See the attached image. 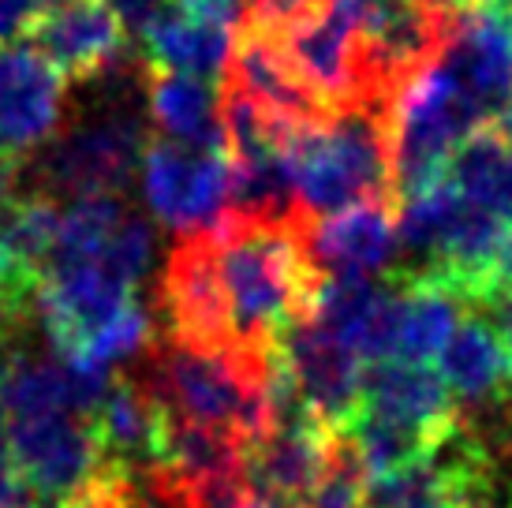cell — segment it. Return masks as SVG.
I'll return each mask as SVG.
<instances>
[{
	"instance_id": "obj_4",
	"label": "cell",
	"mask_w": 512,
	"mask_h": 508,
	"mask_svg": "<svg viewBox=\"0 0 512 508\" xmlns=\"http://www.w3.org/2000/svg\"><path fill=\"white\" fill-rule=\"evenodd\" d=\"M486 127V116L456 86L445 64L423 71L397 101V195L400 206L427 195L449 172L464 142Z\"/></svg>"
},
{
	"instance_id": "obj_27",
	"label": "cell",
	"mask_w": 512,
	"mask_h": 508,
	"mask_svg": "<svg viewBox=\"0 0 512 508\" xmlns=\"http://www.w3.org/2000/svg\"><path fill=\"white\" fill-rule=\"evenodd\" d=\"M19 172H23V161H12V157H0V232L8 225V217L19 206Z\"/></svg>"
},
{
	"instance_id": "obj_31",
	"label": "cell",
	"mask_w": 512,
	"mask_h": 508,
	"mask_svg": "<svg viewBox=\"0 0 512 508\" xmlns=\"http://www.w3.org/2000/svg\"><path fill=\"white\" fill-rule=\"evenodd\" d=\"M468 4H475V0H460V8H468Z\"/></svg>"
},
{
	"instance_id": "obj_14",
	"label": "cell",
	"mask_w": 512,
	"mask_h": 508,
	"mask_svg": "<svg viewBox=\"0 0 512 508\" xmlns=\"http://www.w3.org/2000/svg\"><path fill=\"white\" fill-rule=\"evenodd\" d=\"M441 64L490 124L512 101V23L486 4L464 8Z\"/></svg>"
},
{
	"instance_id": "obj_16",
	"label": "cell",
	"mask_w": 512,
	"mask_h": 508,
	"mask_svg": "<svg viewBox=\"0 0 512 508\" xmlns=\"http://www.w3.org/2000/svg\"><path fill=\"white\" fill-rule=\"evenodd\" d=\"M326 277H367L385 269L400 243V202H359L307 225Z\"/></svg>"
},
{
	"instance_id": "obj_1",
	"label": "cell",
	"mask_w": 512,
	"mask_h": 508,
	"mask_svg": "<svg viewBox=\"0 0 512 508\" xmlns=\"http://www.w3.org/2000/svg\"><path fill=\"white\" fill-rule=\"evenodd\" d=\"M217 277L225 292L232 348L270 359L296 325L311 322L326 273L311 251L307 221L225 213L214 228Z\"/></svg>"
},
{
	"instance_id": "obj_28",
	"label": "cell",
	"mask_w": 512,
	"mask_h": 508,
	"mask_svg": "<svg viewBox=\"0 0 512 508\" xmlns=\"http://www.w3.org/2000/svg\"><path fill=\"white\" fill-rule=\"evenodd\" d=\"M30 322H34V314L0 311V367H4V359H8L15 348H23V337H27Z\"/></svg>"
},
{
	"instance_id": "obj_8",
	"label": "cell",
	"mask_w": 512,
	"mask_h": 508,
	"mask_svg": "<svg viewBox=\"0 0 512 508\" xmlns=\"http://www.w3.org/2000/svg\"><path fill=\"white\" fill-rule=\"evenodd\" d=\"M143 184L150 210L180 236L210 232L228 213L225 146L195 150L169 139H150L143 150Z\"/></svg>"
},
{
	"instance_id": "obj_3",
	"label": "cell",
	"mask_w": 512,
	"mask_h": 508,
	"mask_svg": "<svg viewBox=\"0 0 512 508\" xmlns=\"http://www.w3.org/2000/svg\"><path fill=\"white\" fill-rule=\"evenodd\" d=\"M273 355L243 359L225 352H195L161 340L146 348V363L135 378L150 389L172 423L221 430L251 449L277 423L270 393Z\"/></svg>"
},
{
	"instance_id": "obj_29",
	"label": "cell",
	"mask_w": 512,
	"mask_h": 508,
	"mask_svg": "<svg viewBox=\"0 0 512 508\" xmlns=\"http://www.w3.org/2000/svg\"><path fill=\"white\" fill-rule=\"evenodd\" d=\"M464 508H512V482H505V475H501L498 486H490L479 497H471Z\"/></svg>"
},
{
	"instance_id": "obj_22",
	"label": "cell",
	"mask_w": 512,
	"mask_h": 508,
	"mask_svg": "<svg viewBox=\"0 0 512 508\" xmlns=\"http://www.w3.org/2000/svg\"><path fill=\"white\" fill-rule=\"evenodd\" d=\"M38 284L42 277L0 240V311L38 318Z\"/></svg>"
},
{
	"instance_id": "obj_25",
	"label": "cell",
	"mask_w": 512,
	"mask_h": 508,
	"mask_svg": "<svg viewBox=\"0 0 512 508\" xmlns=\"http://www.w3.org/2000/svg\"><path fill=\"white\" fill-rule=\"evenodd\" d=\"M187 19L206 23V27H232V19L240 12V0H169Z\"/></svg>"
},
{
	"instance_id": "obj_15",
	"label": "cell",
	"mask_w": 512,
	"mask_h": 508,
	"mask_svg": "<svg viewBox=\"0 0 512 508\" xmlns=\"http://www.w3.org/2000/svg\"><path fill=\"white\" fill-rule=\"evenodd\" d=\"M94 419L105 467L139 475L169 464V419L150 389L135 374L113 378L109 393L101 396Z\"/></svg>"
},
{
	"instance_id": "obj_10",
	"label": "cell",
	"mask_w": 512,
	"mask_h": 508,
	"mask_svg": "<svg viewBox=\"0 0 512 508\" xmlns=\"http://www.w3.org/2000/svg\"><path fill=\"white\" fill-rule=\"evenodd\" d=\"M27 38L72 83H90L113 71L128 53V27L109 0H53Z\"/></svg>"
},
{
	"instance_id": "obj_12",
	"label": "cell",
	"mask_w": 512,
	"mask_h": 508,
	"mask_svg": "<svg viewBox=\"0 0 512 508\" xmlns=\"http://www.w3.org/2000/svg\"><path fill=\"white\" fill-rule=\"evenodd\" d=\"M221 75H225L228 90L251 98L258 109H266L285 124L314 127L333 120L322 109V101L311 94V86L303 83L285 42L258 30L247 19H240V27L232 30V45H228V60Z\"/></svg>"
},
{
	"instance_id": "obj_23",
	"label": "cell",
	"mask_w": 512,
	"mask_h": 508,
	"mask_svg": "<svg viewBox=\"0 0 512 508\" xmlns=\"http://www.w3.org/2000/svg\"><path fill=\"white\" fill-rule=\"evenodd\" d=\"M53 0H0V45H8L12 38L27 34L34 27V19L49 8Z\"/></svg>"
},
{
	"instance_id": "obj_21",
	"label": "cell",
	"mask_w": 512,
	"mask_h": 508,
	"mask_svg": "<svg viewBox=\"0 0 512 508\" xmlns=\"http://www.w3.org/2000/svg\"><path fill=\"white\" fill-rule=\"evenodd\" d=\"M329 4L333 0H251V12L243 19L285 42L303 27H311L314 19H322L329 12Z\"/></svg>"
},
{
	"instance_id": "obj_24",
	"label": "cell",
	"mask_w": 512,
	"mask_h": 508,
	"mask_svg": "<svg viewBox=\"0 0 512 508\" xmlns=\"http://www.w3.org/2000/svg\"><path fill=\"white\" fill-rule=\"evenodd\" d=\"M27 490L15 479V464H12V426H8V415L0 411V508H19L27 501Z\"/></svg>"
},
{
	"instance_id": "obj_30",
	"label": "cell",
	"mask_w": 512,
	"mask_h": 508,
	"mask_svg": "<svg viewBox=\"0 0 512 508\" xmlns=\"http://www.w3.org/2000/svg\"><path fill=\"white\" fill-rule=\"evenodd\" d=\"M498 269H501V277H512V228H509V236H505V247H501Z\"/></svg>"
},
{
	"instance_id": "obj_2",
	"label": "cell",
	"mask_w": 512,
	"mask_h": 508,
	"mask_svg": "<svg viewBox=\"0 0 512 508\" xmlns=\"http://www.w3.org/2000/svg\"><path fill=\"white\" fill-rule=\"evenodd\" d=\"M292 198L299 221H326L359 202H400L397 105L367 101L329 124L296 127L288 139Z\"/></svg>"
},
{
	"instance_id": "obj_5",
	"label": "cell",
	"mask_w": 512,
	"mask_h": 508,
	"mask_svg": "<svg viewBox=\"0 0 512 508\" xmlns=\"http://www.w3.org/2000/svg\"><path fill=\"white\" fill-rule=\"evenodd\" d=\"M12 426V464L15 479L38 501L53 505H79L105 479L94 419L79 411H53L8 419Z\"/></svg>"
},
{
	"instance_id": "obj_32",
	"label": "cell",
	"mask_w": 512,
	"mask_h": 508,
	"mask_svg": "<svg viewBox=\"0 0 512 508\" xmlns=\"http://www.w3.org/2000/svg\"><path fill=\"white\" fill-rule=\"evenodd\" d=\"M427 508H456V505H427Z\"/></svg>"
},
{
	"instance_id": "obj_33",
	"label": "cell",
	"mask_w": 512,
	"mask_h": 508,
	"mask_svg": "<svg viewBox=\"0 0 512 508\" xmlns=\"http://www.w3.org/2000/svg\"><path fill=\"white\" fill-rule=\"evenodd\" d=\"M453 4H456V8H460V0H453Z\"/></svg>"
},
{
	"instance_id": "obj_7",
	"label": "cell",
	"mask_w": 512,
	"mask_h": 508,
	"mask_svg": "<svg viewBox=\"0 0 512 508\" xmlns=\"http://www.w3.org/2000/svg\"><path fill=\"white\" fill-rule=\"evenodd\" d=\"M157 307L165 318V340L195 348V352L236 355L210 232H187L176 240L165 277H161Z\"/></svg>"
},
{
	"instance_id": "obj_19",
	"label": "cell",
	"mask_w": 512,
	"mask_h": 508,
	"mask_svg": "<svg viewBox=\"0 0 512 508\" xmlns=\"http://www.w3.org/2000/svg\"><path fill=\"white\" fill-rule=\"evenodd\" d=\"M146 98H150V116L154 124L169 135V142L210 150L225 146L221 135V116H214V86L187 75H169V71H143Z\"/></svg>"
},
{
	"instance_id": "obj_13",
	"label": "cell",
	"mask_w": 512,
	"mask_h": 508,
	"mask_svg": "<svg viewBox=\"0 0 512 508\" xmlns=\"http://www.w3.org/2000/svg\"><path fill=\"white\" fill-rule=\"evenodd\" d=\"M281 355L296 381L299 400L329 430H348L359 411V389L367 363L333 329L311 318L281 340Z\"/></svg>"
},
{
	"instance_id": "obj_17",
	"label": "cell",
	"mask_w": 512,
	"mask_h": 508,
	"mask_svg": "<svg viewBox=\"0 0 512 508\" xmlns=\"http://www.w3.org/2000/svg\"><path fill=\"white\" fill-rule=\"evenodd\" d=\"M441 381L456 396L464 419L498 415L512 404V367L483 318L464 314L456 325L449 348L441 352Z\"/></svg>"
},
{
	"instance_id": "obj_11",
	"label": "cell",
	"mask_w": 512,
	"mask_h": 508,
	"mask_svg": "<svg viewBox=\"0 0 512 508\" xmlns=\"http://www.w3.org/2000/svg\"><path fill=\"white\" fill-rule=\"evenodd\" d=\"M64 75L30 42L0 45V157L23 161L64 120Z\"/></svg>"
},
{
	"instance_id": "obj_6",
	"label": "cell",
	"mask_w": 512,
	"mask_h": 508,
	"mask_svg": "<svg viewBox=\"0 0 512 508\" xmlns=\"http://www.w3.org/2000/svg\"><path fill=\"white\" fill-rule=\"evenodd\" d=\"M146 135L128 113L101 116L94 124H79L45 146L34 161L38 195L53 198H101L116 195L143 161Z\"/></svg>"
},
{
	"instance_id": "obj_18",
	"label": "cell",
	"mask_w": 512,
	"mask_h": 508,
	"mask_svg": "<svg viewBox=\"0 0 512 508\" xmlns=\"http://www.w3.org/2000/svg\"><path fill=\"white\" fill-rule=\"evenodd\" d=\"M139 38H143V68L210 83L217 71H225L232 30L195 23L176 4H165Z\"/></svg>"
},
{
	"instance_id": "obj_9",
	"label": "cell",
	"mask_w": 512,
	"mask_h": 508,
	"mask_svg": "<svg viewBox=\"0 0 512 508\" xmlns=\"http://www.w3.org/2000/svg\"><path fill=\"white\" fill-rule=\"evenodd\" d=\"M374 423H385L427 445L430 452L445 445L456 430L464 426V411L430 367H412V363H370L363 370V389H359V411Z\"/></svg>"
},
{
	"instance_id": "obj_20",
	"label": "cell",
	"mask_w": 512,
	"mask_h": 508,
	"mask_svg": "<svg viewBox=\"0 0 512 508\" xmlns=\"http://www.w3.org/2000/svg\"><path fill=\"white\" fill-rule=\"evenodd\" d=\"M445 180L456 187L460 198L512 221V146L490 127H479L456 150Z\"/></svg>"
},
{
	"instance_id": "obj_26",
	"label": "cell",
	"mask_w": 512,
	"mask_h": 508,
	"mask_svg": "<svg viewBox=\"0 0 512 508\" xmlns=\"http://www.w3.org/2000/svg\"><path fill=\"white\" fill-rule=\"evenodd\" d=\"M109 4H113V12L120 15V23L128 27V34H143L169 0H109Z\"/></svg>"
}]
</instances>
